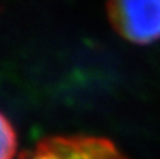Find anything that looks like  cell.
I'll use <instances>...</instances> for the list:
<instances>
[{"instance_id":"6da1fadb","label":"cell","mask_w":160,"mask_h":159,"mask_svg":"<svg viewBox=\"0 0 160 159\" xmlns=\"http://www.w3.org/2000/svg\"><path fill=\"white\" fill-rule=\"evenodd\" d=\"M107 11L122 38L141 45L160 39V0H108Z\"/></svg>"},{"instance_id":"7a4b0ae2","label":"cell","mask_w":160,"mask_h":159,"mask_svg":"<svg viewBox=\"0 0 160 159\" xmlns=\"http://www.w3.org/2000/svg\"><path fill=\"white\" fill-rule=\"evenodd\" d=\"M20 159H127L111 141L96 137H53L44 140Z\"/></svg>"},{"instance_id":"3957f363","label":"cell","mask_w":160,"mask_h":159,"mask_svg":"<svg viewBox=\"0 0 160 159\" xmlns=\"http://www.w3.org/2000/svg\"><path fill=\"white\" fill-rule=\"evenodd\" d=\"M17 148V137L11 123L2 115V159H13Z\"/></svg>"}]
</instances>
